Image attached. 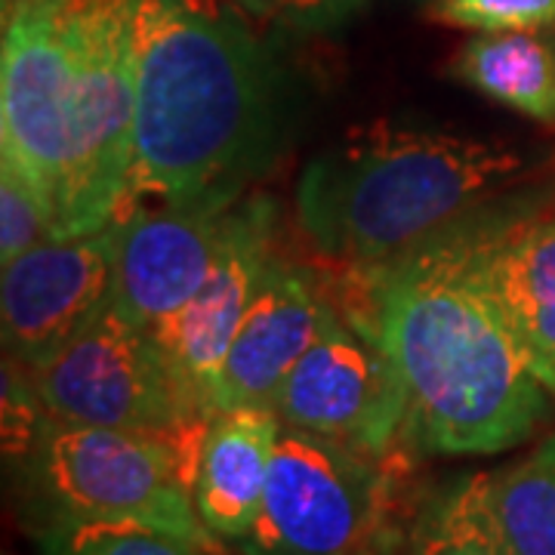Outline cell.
<instances>
[{"mask_svg": "<svg viewBox=\"0 0 555 555\" xmlns=\"http://www.w3.org/2000/svg\"><path fill=\"white\" fill-rule=\"evenodd\" d=\"M473 217L356 269L361 302L337 309L392 356L408 389L404 433L429 454L509 451L546 414V389L478 269Z\"/></svg>", "mask_w": 555, "mask_h": 555, "instance_id": "obj_1", "label": "cell"}, {"mask_svg": "<svg viewBox=\"0 0 555 555\" xmlns=\"http://www.w3.org/2000/svg\"><path fill=\"white\" fill-rule=\"evenodd\" d=\"M0 152L53 217V238L127 210L133 0H3Z\"/></svg>", "mask_w": 555, "mask_h": 555, "instance_id": "obj_2", "label": "cell"}, {"mask_svg": "<svg viewBox=\"0 0 555 555\" xmlns=\"http://www.w3.org/2000/svg\"><path fill=\"white\" fill-rule=\"evenodd\" d=\"M281 133V75L238 16L210 0H133L127 207H232L272 164Z\"/></svg>", "mask_w": 555, "mask_h": 555, "instance_id": "obj_3", "label": "cell"}, {"mask_svg": "<svg viewBox=\"0 0 555 555\" xmlns=\"http://www.w3.org/2000/svg\"><path fill=\"white\" fill-rule=\"evenodd\" d=\"M518 164L516 152L485 139L377 120L306 164L297 222L334 262L386 266L478 214Z\"/></svg>", "mask_w": 555, "mask_h": 555, "instance_id": "obj_4", "label": "cell"}, {"mask_svg": "<svg viewBox=\"0 0 555 555\" xmlns=\"http://www.w3.org/2000/svg\"><path fill=\"white\" fill-rule=\"evenodd\" d=\"M214 416L167 433L75 426L50 416L31 473L53 521H142L217 550L195 509L201 451Z\"/></svg>", "mask_w": 555, "mask_h": 555, "instance_id": "obj_5", "label": "cell"}, {"mask_svg": "<svg viewBox=\"0 0 555 555\" xmlns=\"http://www.w3.org/2000/svg\"><path fill=\"white\" fill-rule=\"evenodd\" d=\"M386 494L377 454L281 426L259 516L235 543L241 555H361Z\"/></svg>", "mask_w": 555, "mask_h": 555, "instance_id": "obj_6", "label": "cell"}, {"mask_svg": "<svg viewBox=\"0 0 555 555\" xmlns=\"http://www.w3.org/2000/svg\"><path fill=\"white\" fill-rule=\"evenodd\" d=\"M28 374L47 414L60 423L167 433L192 416H207L189 401L152 331L115 309Z\"/></svg>", "mask_w": 555, "mask_h": 555, "instance_id": "obj_7", "label": "cell"}, {"mask_svg": "<svg viewBox=\"0 0 555 555\" xmlns=\"http://www.w3.org/2000/svg\"><path fill=\"white\" fill-rule=\"evenodd\" d=\"M284 426L383 456L408 426V389L392 356L331 309L275 398Z\"/></svg>", "mask_w": 555, "mask_h": 555, "instance_id": "obj_8", "label": "cell"}, {"mask_svg": "<svg viewBox=\"0 0 555 555\" xmlns=\"http://www.w3.org/2000/svg\"><path fill=\"white\" fill-rule=\"evenodd\" d=\"M118 222L80 238L47 241L3 266V352L38 371L115 306Z\"/></svg>", "mask_w": 555, "mask_h": 555, "instance_id": "obj_9", "label": "cell"}, {"mask_svg": "<svg viewBox=\"0 0 555 555\" xmlns=\"http://www.w3.org/2000/svg\"><path fill=\"white\" fill-rule=\"evenodd\" d=\"M275 207L266 198H241L229 235L201 291L177 315L152 327L179 386L201 414H214L219 371L238 334L244 312L272 262Z\"/></svg>", "mask_w": 555, "mask_h": 555, "instance_id": "obj_10", "label": "cell"}, {"mask_svg": "<svg viewBox=\"0 0 555 555\" xmlns=\"http://www.w3.org/2000/svg\"><path fill=\"white\" fill-rule=\"evenodd\" d=\"M222 204H137L118 222L115 312L139 327L177 315L217 262L232 225Z\"/></svg>", "mask_w": 555, "mask_h": 555, "instance_id": "obj_11", "label": "cell"}, {"mask_svg": "<svg viewBox=\"0 0 555 555\" xmlns=\"http://www.w3.org/2000/svg\"><path fill=\"white\" fill-rule=\"evenodd\" d=\"M331 309L306 269L272 259L222 361L214 414L235 408L275 411L284 379L315 343Z\"/></svg>", "mask_w": 555, "mask_h": 555, "instance_id": "obj_12", "label": "cell"}, {"mask_svg": "<svg viewBox=\"0 0 555 555\" xmlns=\"http://www.w3.org/2000/svg\"><path fill=\"white\" fill-rule=\"evenodd\" d=\"M478 269L531 371L555 396V207L534 217H473Z\"/></svg>", "mask_w": 555, "mask_h": 555, "instance_id": "obj_13", "label": "cell"}, {"mask_svg": "<svg viewBox=\"0 0 555 555\" xmlns=\"http://www.w3.org/2000/svg\"><path fill=\"white\" fill-rule=\"evenodd\" d=\"M281 426L272 408H235L210 420L195 509L217 540H241L257 521Z\"/></svg>", "mask_w": 555, "mask_h": 555, "instance_id": "obj_14", "label": "cell"}, {"mask_svg": "<svg viewBox=\"0 0 555 555\" xmlns=\"http://www.w3.org/2000/svg\"><path fill=\"white\" fill-rule=\"evenodd\" d=\"M451 75L525 118L555 124V40L546 31H476Z\"/></svg>", "mask_w": 555, "mask_h": 555, "instance_id": "obj_15", "label": "cell"}, {"mask_svg": "<svg viewBox=\"0 0 555 555\" xmlns=\"http://www.w3.org/2000/svg\"><path fill=\"white\" fill-rule=\"evenodd\" d=\"M408 555H516L496 518L491 473L451 478L426 496L408 531Z\"/></svg>", "mask_w": 555, "mask_h": 555, "instance_id": "obj_16", "label": "cell"}, {"mask_svg": "<svg viewBox=\"0 0 555 555\" xmlns=\"http://www.w3.org/2000/svg\"><path fill=\"white\" fill-rule=\"evenodd\" d=\"M503 534L516 555H555V433L491 476Z\"/></svg>", "mask_w": 555, "mask_h": 555, "instance_id": "obj_17", "label": "cell"}, {"mask_svg": "<svg viewBox=\"0 0 555 555\" xmlns=\"http://www.w3.org/2000/svg\"><path fill=\"white\" fill-rule=\"evenodd\" d=\"M43 555H210L189 537L142 521H53L40 534Z\"/></svg>", "mask_w": 555, "mask_h": 555, "instance_id": "obj_18", "label": "cell"}, {"mask_svg": "<svg viewBox=\"0 0 555 555\" xmlns=\"http://www.w3.org/2000/svg\"><path fill=\"white\" fill-rule=\"evenodd\" d=\"M53 238V217L31 182L0 160V262H13Z\"/></svg>", "mask_w": 555, "mask_h": 555, "instance_id": "obj_19", "label": "cell"}, {"mask_svg": "<svg viewBox=\"0 0 555 555\" xmlns=\"http://www.w3.org/2000/svg\"><path fill=\"white\" fill-rule=\"evenodd\" d=\"M429 16L466 31H553L555 0H433Z\"/></svg>", "mask_w": 555, "mask_h": 555, "instance_id": "obj_20", "label": "cell"}, {"mask_svg": "<svg viewBox=\"0 0 555 555\" xmlns=\"http://www.w3.org/2000/svg\"><path fill=\"white\" fill-rule=\"evenodd\" d=\"M50 426V414L38 396L31 374L3 356V454L28 460Z\"/></svg>", "mask_w": 555, "mask_h": 555, "instance_id": "obj_21", "label": "cell"}, {"mask_svg": "<svg viewBox=\"0 0 555 555\" xmlns=\"http://www.w3.org/2000/svg\"><path fill=\"white\" fill-rule=\"evenodd\" d=\"M235 3L257 20L315 31L349 20L364 0H235Z\"/></svg>", "mask_w": 555, "mask_h": 555, "instance_id": "obj_22", "label": "cell"}, {"mask_svg": "<svg viewBox=\"0 0 555 555\" xmlns=\"http://www.w3.org/2000/svg\"><path fill=\"white\" fill-rule=\"evenodd\" d=\"M361 555H374V553H361Z\"/></svg>", "mask_w": 555, "mask_h": 555, "instance_id": "obj_23", "label": "cell"}]
</instances>
